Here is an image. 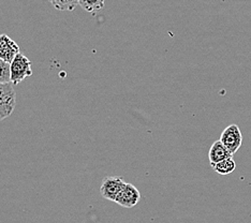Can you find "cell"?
I'll return each instance as SVG.
<instances>
[{
    "label": "cell",
    "mask_w": 251,
    "mask_h": 223,
    "mask_svg": "<svg viewBox=\"0 0 251 223\" xmlns=\"http://www.w3.org/2000/svg\"><path fill=\"white\" fill-rule=\"evenodd\" d=\"M31 62L23 54H18L10 64V75L12 85H18L32 75Z\"/></svg>",
    "instance_id": "1"
},
{
    "label": "cell",
    "mask_w": 251,
    "mask_h": 223,
    "mask_svg": "<svg viewBox=\"0 0 251 223\" xmlns=\"http://www.w3.org/2000/svg\"><path fill=\"white\" fill-rule=\"evenodd\" d=\"M220 142L232 154H235L243 143V134L238 125L233 124L222 131Z\"/></svg>",
    "instance_id": "2"
},
{
    "label": "cell",
    "mask_w": 251,
    "mask_h": 223,
    "mask_svg": "<svg viewBox=\"0 0 251 223\" xmlns=\"http://www.w3.org/2000/svg\"><path fill=\"white\" fill-rule=\"evenodd\" d=\"M15 107V91L12 83L0 85V122L9 117Z\"/></svg>",
    "instance_id": "3"
},
{
    "label": "cell",
    "mask_w": 251,
    "mask_h": 223,
    "mask_svg": "<svg viewBox=\"0 0 251 223\" xmlns=\"http://www.w3.org/2000/svg\"><path fill=\"white\" fill-rule=\"evenodd\" d=\"M125 180L123 177L119 176H108L105 177L100 188V193L102 198L108 201L115 202L117 196L121 192L125 185Z\"/></svg>",
    "instance_id": "4"
},
{
    "label": "cell",
    "mask_w": 251,
    "mask_h": 223,
    "mask_svg": "<svg viewBox=\"0 0 251 223\" xmlns=\"http://www.w3.org/2000/svg\"><path fill=\"white\" fill-rule=\"evenodd\" d=\"M141 193L133 185L125 182L123 189L117 196L115 203L126 208H132L140 202Z\"/></svg>",
    "instance_id": "5"
},
{
    "label": "cell",
    "mask_w": 251,
    "mask_h": 223,
    "mask_svg": "<svg viewBox=\"0 0 251 223\" xmlns=\"http://www.w3.org/2000/svg\"><path fill=\"white\" fill-rule=\"evenodd\" d=\"M18 54H20L18 43L13 41L8 34H0V59L11 64Z\"/></svg>",
    "instance_id": "6"
},
{
    "label": "cell",
    "mask_w": 251,
    "mask_h": 223,
    "mask_svg": "<svg viewBox=\"0 0 251 223\" xmlns=\"http://www.w3.org/2000/svg\"><path fill=\"white\" fill-rule=\"evenodd\" d=\"M231 157H233V154L226 149V146L220 142V140L216 141L209 148L208 160L212 167Z\"/></svg>",
    "instance_id": "7"
},
{
    "label": "cell",
    "mask_w": 251,
    "mask_h": 223,
    "mask_svg": "<svg viewBox=\"0 0 251 223\" xmlns=\"http://www.w3.org/2000/svg\"><path fill=\"white\" fill-rule=\"evenodd\" d=\"M213 169L219 175H229L233 173L234 170L236 169V163L234 161L233 157H231L224 160V161L217 163L216 165H214Z\"/></svg>",
    "instance_id": "8"
},
{
    "label": "cell",
    "mask_w": 251,
    "mask_h": 223,
    "mask_svg": "<svg viewBox=\"0 0 251 223\" xmlns=\"http://www.w3.org/2000/svg\"><path fill=\"white\" fill-rule=\"evenodd\" d=\"M105 0H79V5L87 12L95 13L104 8Z\"/></svg>",
    "instance_id": "9"
},
{
    "label": "cell",
    "mask_w": 251,
    "mask_h": 223,
    "mask_svg": "<svg viewBox=\"0 0 251 223\" xmlns=\"http://www.w3.org/2000/svg\"><path fill=\"white\" fill-rule=\"evenodd\" d=\"M56 10L73 11L79 4V0H49Z\"/></svg>",
    "instance_id": "10"
},
{
    "label": "cell",
    "mask_w": 251,
    "mask_h": 223,
    "mask_svg": "<svg viewBox=\"0 0 251 223\" xmlns=\"http://www.w3.org/2000/svg\"><path fill=\"white\" fill-rule=\"evenodd\" d=\"M11 83L10 64L0 59V85Z\"/></svg>",
    "instance_id": "11"
}]
</instances>
